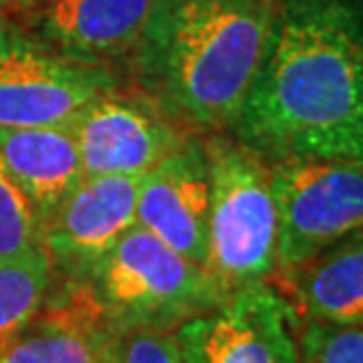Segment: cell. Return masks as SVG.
<instances>
[{"mask_svg":"<svg viewBox=\"0 0 363 363\" xmlns=\"http://www.w3.org/2000/svg\"><path fill=\"white\" fill-rule=\"evenodd\" d=\"M228 134L269 164L363 162V0H279Z\"/></svg>","mask_w":363,"mask_h":363,"instance_id":"1","label":"cell"},{"mask_svg":"<svg viewBox=\"0 0 363 363\" xmlns=\"http://www.w3.org/2000/svg\"><path fill=\"white\" fill-rule=\"evenodd\" d=\"M279 0H155L131 87L192 134L230 131L262 66Z\"/></svg>","mask_w":363,"mask_h":363,"instance_id":"2","label":"cell"},{"mask_svg":"<svg viewBox=\"0 0 363 363\" xmlns=\"http://www.w3.org/2000/svg\"><path fill=\"white\" fill-rule=\"evenodd\" d=\"M71 284L115 335L176 330L228 296L199 262L141 225H131L78 281Z\"/></svg>","mask_w":363,"mask_h":363,"instance_id":"3","label":"cell"},{"mask_svg":"<svg viewBox=\"0 0 363 363\" xmlns=\"http://www.w3.org/2000/svg\"><path fill=\"white\" fill-rule=\"evenodd\" d=\"M211 179L206 269L225 293L277 269L272 167L228 134H204Z\"/></svg>","mask_w":363,"mask_h":363,"instance_id":"4","label":"cell"},{"mask_svg":"<svg viewBox=\"0 0 363 363\" xmlns=\"http://www.w3.org/2000/svg\"><path fill=\"white\" fill-rule=\"evenodd\" d=\"M127 82L115 68L61 57L14 17L0 14V127L66 125L96 96Z\"/></svg>","mask_w":363,"mask_h":363,"instance_id":"5","label":"cell"},{"mask_svg":"<svg viewBox=\"0 0 363 363\" xmlns=\"http://www.w3.org/2000/svg\"><path fill=\"white\" fill-rule=\"evenodd\" d=\"M269 167L277 202L274 274L363 230V162L298 160Z\"/></svg>","mask_w":363,"mask_h":363,"instance_id":"6","label":"cell"},{"mask_svg":"<svg viewBox=\"0 0 363 363\" xmlns=\"http://www.w3.org/2000/svg\"><path fill=\"white\" fill-rule=\"evenodd\" d=\"M300 316L265 281L230 291L174 330L183 363H300Z\"/></svg>","mask_w":363,"mask_h":363,"instance_id":"7","label":"cell"},{"mask_svg":"<svg viewBox=\"0 0 363 363\" xmlns=\"http://www.w3.org/2000/svg\"><path fill=\"white\" fill-rule=\"evenodd\" d=\"M73 129L84 176H143L197 136L129 82L84 106Z\"/></svg>","mask_w":363,"mask_h":363,"instance_id":"8","label":"cell"},{"mask_svg":"<svg viewBox=\"0 0 363 363\" xmlns=\"http://www.w3.org/2000/svg\"><path fill=\"white\" fill-rule=\"evenodd\" d=\"M152 5L155 0H43L12 17L61 57L127 75Z\"/></svg>","mask_w":363,"mask_h":363,"instance_id":"9","label":"cell"},{"mask_svg":"<svg viewBox=\"0 0 363 363\" xmlns=\"http://www.w3.org/2000/svg\"><path fill=\"white\" fill-rule=\"evenodd\" d=\"M141 176H84L73 195L43 225V246L59 281H78L136 225Z\"/></svg>","mask_w":363,"mask_h":363,"instance_id":"10","label":"cell"},{"mask_svg":"<svg viewBox=\"0 0 363 363\" xmlns=\"http://www.w3.org/2000/svg\"><path fill=\"white\" fill-rule=\"evenodd\" d=\"M211 179L202 136L162 157L141 176L136 225L206 267Z\"/></svg>","mask_w":363,"mask_h":363,"instance_id":"11","label":"cell"},{"mask_svg":"<svg viewBox=\"0 0 363 363\" xmlns=\"http://www.w3.org/2000/svg\"><path fill=\"white\" fill-rule=\"evenodd\" d=\"M0 157L14 185L45 225L84 181L73 122L48 127H0Z\"/></svg>","mask_w":363,"mask_h":363,"instance_id":"12","label":"cell"},{"mask_svg":"<svg viewBox=\"0 0 363 363\" xmlns=\"http://www.w3.org/2000/svg\"><path fill=\"white\" fill-rule=\"evenodd\" d=\"M59 284L35 319L0 350V363H111L113 335L71 284Z\"/></svg>","mask_w":363,"mask_h":363,"instance_id":"13","label":"cell"},{"mask_svg":"<svg viewBox=\"0 0 363 363\" xmlns=\"http://www.w3.org/2000/svg\"><path fill=\"white\" fill-rule=\"evenodd\" d=\"M274 277L300 321L363 323V230Z\"/></svg>","mask_w":363,"mask_h":363,"instance_id":"14","label":"cell"},{"mask_svg":"<svg viewBox=\"0 0 363 363\" xmlns=\"http://www.w3.org/2000/svg\"><path fill=\"white\" fill-rule=\"evenodd\" d=\"M52 289L54 265L45 246L24 258L0 262V350L35 319Z\"/></svg>","mask_w":363,"mask_h":363,"instance_id":"15","label":"cell"},{"mask_svg":"<svg viewBox=\"0 0 363 363\" xmlns=\"http://www.w3.org/2000/svg\"><path fill=\"white\" fill-rule=\"evenodd\" d=\"M43 246V225L0 157V262L24 258Z\"/></svg>","mask_w":363,"mask_h":363,"instance_id":"16","label":"cell"},{"mask_svg":"<svg viewBox=\"0 0 363 363\" xmlns=\"http://www.w3.org/2000/svg\"><path fill=\"white\" fill-rule=\"evenodd\" d=\"M300 363H363V323H300Z\"/></svg>","mask_w":363,"mask_h":363,"instance_id":"17","label":"cell"},{"mask_svg":"<svg viewBox=\"0 0 363 363\" xmlns=\"http://www.w3.org/2000/svg\"><path fill=\"white\" fill-rule=\"evenodd\" d=\"M111 363H183L174 330H134L115 335Z\"/></svg>","mask_w":363,"mask_h":363,"instance_id":"18","label":"cell"},{"mask_svg":"<svg viewBox=\"0 0 363 363\" xmlns=\"http://www.w3.org/2000/svg\"><path fill=\"white\" fill-rule=\"evenodd\" d=\"M38 3H43V0H0V14H19L28 10V7H33Z\"/></svg>","mask_w":363,"mask_h":363,"instance_id":"19","label":"cell"}]
</instances>
